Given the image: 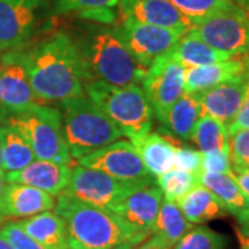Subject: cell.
Wrapping results in <instances>:
<instances>
[{"instance_id":"6da1fadb","label":"cell","mask_w":249,"mask_h":249,"mask_svg":"<svg viewBox=\"0 0 249 249\" xmlns=\"http://www.w3.org/2000/svg\"><path fill=\"white\" fill-rule=\"evenodd\" d=\"M31 86L43 104L61 103L85 93L75 40L58 31L24 52Z\"/></svg>"},{"instance_id":"7a4b0ae2","label":"cell","mask_w":249,"mask_h":249,"mask_svg":"<svg viewBox=\"0 0 249 249\" xmlns=\"http://www.w3.org/2000/svg\"><path fill=\"white\" fill-rule=\"evenodd\" d=\"M75 45L79 54L83 83L104 82L114 86L142 85L147 68L136 61L115 28H89L75 40Z\"/></svg>"},{"instance_id":"3957f363","label":"cell","mask_w":249,"mask_h":249,"mask_svg":"<svg viewBox=\"0 0 249 249\" xmlns=\"http://www.w3.org/2000/svg\"><path fill=\"white\" fill-rule=\"evenodd\" d=\"M57 196L53 211L67 224L68 249H112L122 242L139 245L144 241L114 212L80 202L64 193Z\"/></svg>"},{"instance_id":"277c9868","label":"cell","mask_w":249,"mask_h":249,"mask_svg":"<svg viewBox=\"0 0 249 249\" xmlns=\"http://www.w3.org/2000/svg\"><path fill=\"white\" fill-rule=\"evenodd\" d=\"M60 114L64 140L72 160H80L124 137L119 127L85 94L61 101Z\"/></svg>"},{"instance_id":"5b68a950","label":"cell","mask_w":249,"mask_h":249,"mask_svg":"<svg viewBox=\"0 0 249 249\" xmlns=\"http://www.w3.org/2000/svg\"><path fill=\"white\" fill-rule=\"evenodd\" d=\"M83 89L130 142L151 132L154 112L140 85L114 86L104 82H86Z\"/></svg>"},{"instance_id":"8992f818","label":"cell","mask_w":249,"mask_h":249,"mask_svg":"<svg viewBox=\"0 0 249 249\" xmlns=\"http://www.w3.org/2000/svg\"><path fill=\"white\" fill-rule=\"evenodd\" d=\"M0 121L13 124L25 137L36 160H53L64 165L71 163V154L64 140L58 108L37 104L22 112L6 115Z\"/></svg>"},{"instance_id":"52a82bcc","label":"cell","mask_w":249,"mask_h":249,"mask_svg":"<svg viewBox=\"0 0 249 249\" xmlns=\"http://www.w3.org/2000/svg\"><path fill=\"white\" fill-rule=\"evenodd\" d=\"M148 184H152V178L124 181L97 169L76 165L71 168V178L62 193L80 202L112 211L124 196Z\"/></svg>"},{"instance_id":"ba28073f","label":"cell","mask_w":249,"mask_h":249,"mask_svg":"<svg viewBox=\"0 0 249 249\" xmlns=\"http://www.w3.org/2000/svg\"><path fill=\"white\" fill-rule=\"evenodd\" d=\"M188 32L232 57L249 54V13L237 4L198 21Z\"/></svg>"},{"instance_id":"9c48e42d","label":"cell","mask_w":249,"mask_h":249,"mask_svg":"<svg viewBox=\"0 0 249 249\" xmlns=\"http://www.w3.org/2000/svg\"><path fill=\"white\" fill-rule=\"evenodd\" d=\"M186 67L168 53L160 55L147 68L142 89L152 108L154 116L162 122L170 107L184 93Z\"/></svg>"},{"instance_id":"30bf717a","label":"cell","mask_w":249,"mask_h":249,"mask_svg":"<svg viewBox=\"0 0 249 249\" xmlns=\"http://www.w3.org/2000/svg\"><path fill=\"white\" fill-rule=\"evenodd\" d=\"M45 0H0V52L19 50L45 16Z\"/></svg>"},{"instance_id":"8fae6325","label":"cell","mask_w":249,"mask_h":249,"mask_svg":"<svg viewBox=\"0 0 249 249\" xmlns=\"http://www.w3.org/2000/svg\"><path fill=\"white\" fill-rule=\"evenodd\" d=\"M115 29L127 50L144 68H148L160 55L168 53L184 35L180 31L142 24L132 19H121Z\"/></svg>"},{"instance_id":"7c38bea8","label":"cell","mask_w":249,"mask_h":249,"mask_svg":"<svg viewBox=\"0 0 249 249\" xmlns=\"http://www.w3.org/2000/svg\"><path fill=\"white\" fill-rule=\"evenodd\" d=\"M43 104L31 86L24 52L11 50L3 54L0 65V119Z\"/></svg>"},{"instance_id":"4fadbf2b","label":"cell","mask_w":249,"mask_h":249,"mask_svg":"<svg viewBox=\"0 0 249 249\" xmlns=\"http://www.w3.org/2000/svg\"><path fill=\"white\" fill-rule=\"evenodd\" d=\"M78 165L97 169L124 181H142L152 178L132 142L116 140L78 160Z\"/></svg>"},{"instance_id":"5bb4252c","label":"cell","mask_w":249,"mask_h":249,"mask_svg":"<svg viewBox=\"0 0 249 249\" xmlns=\"http://www.w3.org/2000/svg\"><path fill=\"white\" fill-rule=\"evenodd\" d=\"M162 199L163 196L160 187L152 183L124 196L111 212L142 240H147L154 231Z\"/></svg>"},{"instance_id":"9a60e30c","label":"cell","mask_w":249,"mask_h":249,"mask_svg":"<svg viewBox=\"0 0 249 249\" xmlns=\"http://www.w3.org/2000/svg\"><path fill=\"white\" fill-rule=\"evenodd\" d=\"M116 7L121 19H132L183 34H187L194 25L169 0H119Z\"/></svg>"},{"instance_id":"2e32d148","label":"cell","mask_w":249,"mask_h":249,"mask_svg":"<svg viewBox=\"0 0 249 249\" xmlns=\"http://www.w3.org/2000/svg\"><path fill=\"white\" fill-rule=\"evenodd\" d=\"M248 73L227 80L211 89L194 93L199 103L201 114L212 116L223 124L229 126L242 104Z\"/></svg>"},{"instance_id":"e0dca14e","label":"cell","mask_w":249,"mask_h":249,"mask_svg":"<svg viewBox=\"0 0 249 249\" xmlns=\"http://www.w3.org/2000/svg\"><path fill=\"white\" fill-rule=\"evenodd\" d=\"M70 165L57 163L53 160H35L25 168L6 173L7 183H19L25 186L35 187L52 196H60L71 178Z\"/></svg>"},{"instance_id":"ac0fdd59","label":"cell","mask_w":249,"mask_h":249,"mask_svg":"<svg viewBox=\"0 0 249 249\" xmlns=\"http://www.w3.org/2000/svg\"><path fill=\"white\" fill-rule=\"evenodd\" d=\"M55 198L35 187L9 183L3 193V217H18L27 219L31 216L53 211Z\"/></svg>"},{"instance_id":"d6986e66","label":"cell","mask_w":249,"mask_h":249,"mask_svg":"<svg viewBox=\"0 0 249 249\" xmlns=\"http://www.w3.org/2000/svg\"><path fill=\"white\" fill-rule=\"evenodd\" d=\"M249 72V58H230L209 65L186 68L184 93H199Z\"/></svg>"},{"instance_id":"ffe728a7","label":"cell","mask_w":249,"mask_h":249,"mask_svg":"<svg viewBox=\"0 0 249 249\" xmlns=\"http://www.w3.org/2000/svg\"><path fill=\"white\" fill-rule=\"evenodd\" d=\"M132 142L140 154L148 175L152 178H158L175 168L178 147L168 137L150 132Z\"/></svg>"},{"instance_id":"44dd1931","label":"cell","mask_w":249,"mask_h":249,"mask_svg":"<svg viewBox=\"0 0 249 249\" xmlns=\"http://www.w3.org/2000/svg\"><path fill=\"white\" fill-rule=\"evenodd\" d=\"M19 226L46 249H68L67 224L60 214L47 211L19 220Z\"/></svg>"},{"instance_id":"7402d4cb","label":"cell","mask_w":249,"mask_h":249,"mask_svg":"<svg viewBox=\"0 0 249 249\" xmlns=\"http://www.w3.org/2000/svg\"><path fill=\"white\" fill-rule=\"evenodd\" d=\"M176 204L191 224H204L229 213L226 206L201 184L191 188Z\"/></svg>"},{"instance_id":"603a6c76","label":"cell","mask_w":249,"mask_h":249,"mask_svg":"<svg viewBox=\"0 0 249 249\" xmlns=\"http://www.w3.org/2000/svg\"><path fill=\"white\" fill-rule=\"evenodd\" d=\"M169 53L173 55L175 60L183 64L186 68L226 61L232 57L230 54L223 53L220 50L205 43L204 40H201L199 37H196L190 32L184 34L178 39L176 45L169 50Z\"/></svg>"},{"instance_id":"cb8c5ba5","label":"cell","mask_w":249,"mask_h":249,"mask_svg":"<svg viewBox=\"0 0 249 249\" xmlns=\"http://www.w3.org/2000/svg\"><path fill=\"white\" fill-rule=\"evenodd\" d=\"M0 150L6 173L17 172L36 160L25 137L6 121H0Z\"/></svg>"},{"instance_id":"d4e9b609","label":"cell","mask_w":249,"mask_h":249,"mask_svg":"<svg viewBox=\"0 0 249 249\" xmlns=\"http://www.w3.org/2000/svg\"><path fill=\"white\" fill-rule=\"evenodd\" d=\"M198 183L206 187L226 206L229 213L235 214L249 206V198L242 193L232 173L201 172Z\"/></svg>"},{"instance_id":"484cf974","label":"cell","mask_w":249,"mask_h":249,"mask_svg":"<svg viewBox=\"0 0 249 249\" xmlns=\"http://www.w3.org/2000/svg\"><path fill=\"white\" fill-rule=\"evenodd\" d=\"M202 116L199 103L194 93H183V96L170 107L160 122L178 139L190 140L196 121Z\"/></svg>"},{"instance_id":"4316f807","label":"cell","mask_w":249,"mask_h":249,"mask_svg":"<svg viewBox=\"0 0 249 249\" xmlns=\"http://www.w3.org/2000/svg\"><path fill=\"white\" fill-rule=\"evenodd\" d=\"M193 227L194 224H191L184 217L181 209L176 202L162 199L152 234L158 235L172 249L175 244Z\"/></svg>"},{"instance_id":"83f0119b","label":"cell","mask_w":249,"mask_h":249,"mask_svg":"<svg viewBox=\"0 0 249 249\" xmlns=\"http://www.w3.org/2000/svg\"><path fill=\"white\" fill-rule=\"evenodd\" d=\"M190 140L201 152H230V139L227 126L209 115H202L196 121Z\"/></svg>"},{"instance_id":"f1b7e54d","label":"cell","mask_w":249,"mask_h":249,"mask_svg":"<svg viewBox=\"0 0 249 249\" xmlns=\"http://www.w3.org/2000/svg\"><path fill=\"white\" fill-rule=\"evenodd\" d=\"M157 184L162 191L163 199L178 202V199L183 196H186L187 193L194 188L198 183V175L184 172L178 168L168 170L166 173L160 175L158 178H155Z\"/></svg>"},{"instance_id":"f546056e","label":"cell","mask_w":249,"mask_h":249,"mask_svg":"<svg viewBox=\"0 0 249 249\" xmlns=\"http://www.w3.org/2000/svg\"><path fill=\"white\" fill-rule=\"evenodd\" d=\"M227 237L205 226L193 227L187 231L172 249H224Z\"/></svg>"},{"instance_id":"4dcf8cb0","label":"cell","mask_w":249,"mask_h":249,"mask_svg":"<svg viewBox=\"0 0 249 249\" xmlns=\"http://www.w3.org/2000/svg\"><path fill=\"white\" fill-rule=\"evenodd\" d=\"M188 19L196 24L204 18L232 7V0H169Z\"/></svg>"},{"instance_id":"1f68e13d","label":"cell","mask_w":249,"mask_h":249,"mask_svg":"<svg viewBox=\"0 0 249 249\" xmlns=\"http://www.w3.org/2000/svg\"><path fill=\"white\" fill-rule=\"evenodd\" d=\"M119 0H54V14H70V13H88L93 10L114 9Z\"/></svg>"},{"instance_id":"d6a6232c","label":"cell","mask_w":249,"mask_h":249,"mask_svg":"<svg viewBox=\"0 0 249 249\" xmlns=\"http://www.w3.org/2000/svg\"><path fill=\"white\" fill-rule=\"evenodd\" d=\"M0 235L9 242L13 249H46L36 242L18 222H7L0 227Z\"/></svg>"},{"instance_id":"836d02e7","label":"cell","mask_w":249,"mask_h":249,"mask_svg":"<svg viewBox=\"0 0 249 249\" xmlns=\"http://www.w3.org/2000/svg\"><path fill=\"white\" fill-rule=\"evenodd\" d=\"M230 160L232 166L249 168V129H238L229 133Z\"/></svg>"},{"instance_id":"e575fe53","label":"cell","mask_w":249,"mask_h":249,"mask_svg":"<svg viewBox=\"0 0 249 249\" xmlns=\"http://www.w3.org/2000/svg\"><path fill=\"white\" fill-rule=\"evenodd\" d=\"M201 172H211V173H231V160H230V152H226V151L202 152Z\"/></svg>"},{"instance_id":"d590c367","label":"cell","mask_w":249,"mask_h":249,"mask_svg":"<svg viewBox=\"0 0 249 249\" xmlns=\"http://www.w3.org/2000/svg\"><path fill=\"white\" fill-rule=\"evenodd\" d=\"M201 163H202V152L199 150H194L190 147L178 148L175 168L194 173V175H199L201 173Z\"/></svg>"},{"instance_id":"8d00e7d4","label":"cell","mask_w":249,"mask_h":249,"mask_svg":"<svg viewBox=\"0 0 249 249\" xmlns=\"http://www.w3.org/2000/svg\"><path fill=\"white\" fill-rule=\"evenodd\" d=\"M238 129H249V73L248 79H247V89H245L242 104H241L235 118L227 126V132L231 133V132L238 130Z\"/></svg>"},{"instance_id":"74e56055","label":"cell","mask_w":249,"mask_h":249,"mask_svg":"<svg viewBox=\"0 0 249 249\" xmlns=\"http://www.w3.org/2000/svg\"><path fill=\"white\" fill-rule=\"evenodd\" d=\"M231 173L234 178L237 180L242 193L249 198V168H241V166L231 165Z\"/></svg>"},{"instance_id":"f35d334b","label":"cell","mask_w":249,"mask_h":249,"mask_svg":"<svg viewBox=\"0 0 249 249\" xmlns=\"http://www.w3.org/2000/svg\"><path fill=\"white\" fill-rule=\"evenodd\" d=\"M137 249H170L158 235L151 234L147 240H144Z\"/></svg>"},{"instance_id":"ab89813d","label":"cell","mask_w":249,"mask_h":249,"mask_svg":"<svg viewBox=\"0 0 249 249\" xmlns=\"http://www.w3.org/2000/svg\"><path fill=\"white\" fill-rule=\"evenodd\" d=\"M234 216H235L237 222L240 224L241 231L244 232V234H247V235H249V206L245 208V209H242V211H240V212H237Z\"/></svg>"},{"instance_id":"60d3db41","label":"cell","mask_w":249,"mask_h":249,"mask_svg":"<svg viewBox=\"0 0 249 249\" xmlns=\"http://www.w3.org/2000/svg\"><path fill=\"white\" fill-rule=\"evenodd\" d=\"M235 234H237V238L240 242V249H249V235L244 234L240 229L235 230Z\"/></svg>"},{"instance_id":"b9f144b4","label":"cell","mask_w":249,"mask_h":249,"mask_svg":"<svg viewBox=\"0 0 249 249\" xmlns=\"http://www.w3.org/2000/svg\"><path fill=\"white\" fill-rule=\"evenodd\" d=\"M4 187H6V178H4V172L0 170V220L3 219L1 209H3V193H4Z\"/></svg>"},{"instance_id":"7bdbcfd3","label":"cell","mask_w":249,"mask_h":249,"mask_svg":"<svg viewBox=\"0 0 249 249\" xmlns=\"http://www.w3.org/2000/svg\"><path fill=\"white\" fill-rule=\"evenodd\" d=\"M134 244L132 242H122V244H119V245H116L115 248L112 249H134Z\"/></svg>"},{"instance_id":"ee69618b","label":"cell","mask_w":249,"mask_h":249,"mask_svg":"<svg viewBox=\"0 0 249 249\" xmlns=\"http://www.w3.org/2000/svg\"><path fill=\"white\" fill-rule=\"evenodd\" d=\"M0 249H13V247L1 235H0Z\"/></svg>"},{"instance_id":"f6af8a7d","label":"cell","mask_w":249,"mask_h":249,"mask_svg":"<svg viewBox=\"0 0 249 249\" xmlns=\"http://www.w3.org/2000/svg\"><path fill=\"white\" fill-rule=\"evenodd\" d=\"M232 1H237V3H240V4H247L248 0H232Z\"/></svg>"},{"instance_id":"bcb514c9","label":"cell","mask_w":249,"mask_h":249,"mask_svg":"<svg viewBox=\"0 0 249 249\" xmlns=\"http://www.w3.org/2000/svg\"><path fill=\"white\" fill-rule=\"evenodd\" d=\"M0 170H3V160H1V150H0ZM4 172V170H3Z\"/></svg>"},{"instance_id":"7dc6e473","label":"cell","mask_w":249,"mask_h":249,"mask_svg":"<svg viewBox=\"0 0 249 249\" xmlns=\"http://www.w3.org/2000/svg\"><path fill=\"white\" fill-rule=\"evenodd\" d=\"M3 52H0V65H1V60H3Z\"/></svg>"},{"instance_id":"c3c4849f","label":"cell","mask_w":249,"mask_h":249,"mask_svg":"<svg viewBox=\"0 0 249 249\" xmlns=\"http://www.w3.org/2000/svg\"><path fill=\"white\" fill-rule=\"evenodd\" d=\"M245 6H247V7H248V10H249V0L247 1V4H245Z\"/></svg>"}]
</instances>
